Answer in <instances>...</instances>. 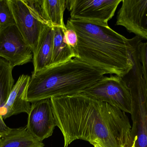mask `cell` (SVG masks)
<instances>
[{"label": "cell", "mask_w": 147, "mask_h": 147, "mask_svg": "<svg viewBox=\"0 0 147 147\" xmlns=\"http://www.w3.org/2000/svg\"><path fill=\"white\" fill-rule=\"evenodd\" d=\"M0 58L7 60L13 68L33 60L32 49L16 24L0 26Z\"/></svg>", "instance_id": "obj_7"}, {"label": "cell", "mask_w": 147, "mask_h": 147, "mask_svg": "<svg viewBox=\"0 0 147 147\" xmlns=\"http://www.w3.org/2000/svg\"><path fill=\"white\" fill-rule=\"evenodd\" d=\"M16 25L23 39L36 54L39 41L45 25L40 21L23 0H8Z\"/></svg>", "instance_id": "obj_8"}, {"label": "cell", "mask_w": 147, "mask_h": 147, "mask_svg": "<svg viewBox=\"0 0 147 147\" xmlns=\"http://www.w3.org/2000/svg\"><path fill=\"white\" fill-rule=\"evenodd\" d=\"M94 146V147H101V146H98V145H94V146Z\"/></svg>", "instance_id": "obj_20"}, {"label": "cell", "mask_w": 147, "mask_h": 147, "mask_svg": "<svg viewBox=\"0 0 147 147\" xmlns=\"http://www.w3.org/2000/svg\"><path fill=\"white\" fill-rule=\"evenodd\" d=\"M105 72L75 58L32 74L26 100L30 103L83 93L102 78Z\"/></svg>", "instance_id": "obj_3"}, {"label": "cell", "mask_w": 147, "mask_h": 147, "mask_svg": "<svg viewBox=\"0 0 147 147\" xmlns=\"http://www.w3.org/2000/svg\"><path fill=\"white\" fill-rule=\"evenodd\" d=\"M30 78L28 75L23 74L19 77L14 85L8 99L1 112L3 120L21 113L29 114L31 105L27 101L26 94Z\"/></svg>", "instance_id": "obj_12"}, {"label": "cell", "mask_w": 147, "mask_h": 147, "mask_svg": "<svg viewBox=\"0 0 147 147\" xmlns=\"http://www.w3.org/2000/svg\"><path fill=\"white\" fill-rule=\"evenodd\" d=\"M42 141L36 139L26 127L11 129L8 134L0 139V147H44Z\"/></svg>", "instance_id": "obj_15"}, {"label": "cell", "mask_w": 147, "mask_h": 147, "mask_svg": "<svg viewBox=\"0 0 147 147\" xmlns=\"http://www.w3.org/2000/svg\"><path fill=\"white\" fill-rule=\"evenodd\" d=\"M134 66L123 78L132 97V125L126 147H147V87L142 74L138 50L132 55Z\"/></svg>", "instance_id": "obj_4"}, {"label": "cell", "mask_w": 147, "mask_h": 147, "mask_svg": "<svg viewBox=\"0 0 147 147\" xmlns=\"http://www.w3.org/2000/svg\"><path fill=\"white\" fill-rule=\"evenodd\" d=\"M116 25L147 40V0H122Z\"/></svg>", "instance_id": "obj_9"}, {"label": "cell", "mask_w": 147, "mask_h": 147, "mask_svg": "<svg viewBox=\"0 0 147 147\" xmlns=\"http://www.w3.org/2000/svg\"><path fill=\"white\" fill-rule=\"evenodd\" d=\"M28 114V131L40 141L52 135L56 126L51 98L32 103Z\"/></svg>", "instance_id": "obj_10"}, {"label": "cell", "mask_w": 147, "mask_h": 147, "mask_svg": "<svg viewBox=\"0 0 147 147\" xmlns=\"http://www.w3.org/2000/svg\"><path fill=\"white\" fill-rule=\"evenodd\" d=\"M66 27L78 35L77 58L122 78L133 68L132 54L143 40L137 36L127 39L109 26L71 18Z\"/></svg>", "instance_id": "obj_2"}, {"label": "cell", "mask_w": 147, "mask_h": 147, "mask_svg": "<svg viewBox=\"0 0 147 147\" xmlns=\"http://www.w3.org/2000/svg\"><path fill=\"white\" fill-rule=\"evenodd\" d=\"M13 69L7 60L0 58V139L7 135L11 130L4 123L1 112L13 87Z\"/></svg>", "instance_id": "obj_14"}, {"label": "cell", "mask_w": 147, "mask_h": 147, "mask_svg": "<svg viewBox=\"0 0 147 147\" xmlns=\"http://www.w3.org/2000/svg\"><path fill=\"white\" fill-rule=\"evenodd\" d=\"M64 41L73 50L77 58L78 38L76 32L72 28H66L64 30Z\"/></svg>", "instance_id": "obj_19"}, {"label": "cell", "mask_w": 147, "mask_h": 147, "mask_svg": "<svg viewBox=\"0 0 147 147\" xmlns=\"http://www.w3.org/2000/svg\"><path fill=\"white\" fill-rule=\"evenodd\" d=\"M51 100L64 147L78 140L102 147L127 146L131 125L125 112L82 93Z\"/></svg>", "instance_id": "obj_1"}, {"label": "cell", "mask_w": 147, "mask_h": 147, "mask_svg": "<svg viewBox=\"0 0 147 147\" xmlns=\"http://www.w3.org/2000/svg\"><path fill=\"white\" fill-rule=\"evenodd\" d=\"M82 94L107 103L126 113L132 112L130 89L123 79L118 76L104 77Z\"/></svg>", "instance_id": "obj_5"}, {"label": "cell", "mask_w": 147, "mask_h": 147, "mask_svg": "<svg viewBox=\"0 0 147 147\" xmlns=\"http://www.w3.org/2000/svg\"><path fill=\"white\" fill-rule=\"evenodd\" d=\"M138 50L143 77L147 87V42H141L138 45Z\"/></svg>", "instance_id": "obj_18"}, {"label": "cell", "mask_w": 147, "mask_h": 147, "mask_svg": "<svg viewBox=\"0 0 147 147\" xmlns=\"http://www.w3.org/2000/svg\"><path fill=\"white\" fill-rule=\"evenodd\" d=\"M35 16L45 25L66 28L63 20L67 0L25 1Z\"/></svg>", "instance_id": "obj_11"}, {"label": "cell", "mask_w": 147, "mask_h": 147, "mask_svg": "<svg viewBox=\"0 0 147 147\" xmlns=\"http://www.w3.org/2000/svg\"><path fill=\"white\" fill-rule=\"evenodd\" d=\"M53 28L45 25L39 41L36 54L33 58L32 74L50 67L51 64L53 49Z\"/></svg>", "instance_id": "obj_13"}, {"label": "cell", "mask_w": 147, "mask_h": 147, "mask_svg": "<svg viewBox=\"0 0 147 147\" xmlns=\"http://www.w3.org/2000/svg\"><path fill=\"white\" fill-rule=\"evenodd\" d=\"M53 49L51 64L54 66L76 58L73 50L64 41V29L60 27H53Z\"/></svg>", "instance_id": "obj_16"}, {"label": "cell", "mask_w": 147, "mask_h": 147, "mask_svg": "<svg viewBox=\"0 0 147 147\" xmlns=\"http://www.w3.org/2000/svg\"><path fill=\"white\" fill-rule=\"evenodd\" d=\"M122 0H67L71 19L104 26L112 19Z\"/></svg>", "instance_id": "obj_6"}, {"label": "cell", "mask_w": 147, "mask_h": 147, "mask_svg": "<svg viewBox=\"0 0 147 147\" xmlns=\"http://www.w3.org/2000/svg\"><path fill=\"white\" fill-rule=\"evenodd\" d=\"M16 24L8 0H0V26H6Z\"/></svg>", "instance_id": "obj_17"}]
</instances>
